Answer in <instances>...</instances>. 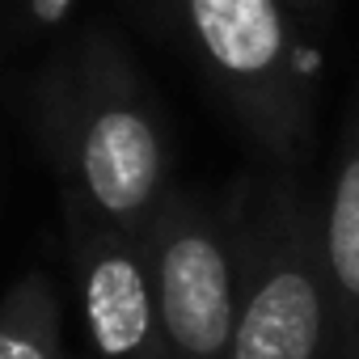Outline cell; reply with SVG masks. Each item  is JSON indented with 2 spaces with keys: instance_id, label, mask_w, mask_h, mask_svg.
Here are the masks:
<instances>
[{
  "instance_id": "1",
  "label": "cell",
  "mask_w": 359,
  "mask_h": 359,
  "mask_svg": "<svg viewBox=\"0 0 359 359\" xmlns=\"http://www.w3.org/2000/svg\"><path fill=\"white\" fill-rule=\"evenodd\" d=\"M34 123L64 216L144 237L169 199V135L131 55L110 34L64 47L34 81Z\"/></svg>"
},
{
  "instance_id": "2",
  "label": "cell",
  "mask_w": 359,
  "mask_h": 359,
  "mask_svg": "<svg viewBox=\"0 0 359 359\" xmlns=\"http://www.w3.org/2000/svg\"><path fill=\"white\" fill-rule=\"evenodd\" d=\"M237 321L229 359H334V296L321 208L296 169L241 177Z\"/></svg>"
},
{
  "instance_id": "3",
  "label": "cell",
  "mask_w": 359,
  "mask_h": 359,
  "mask_svg": "<svg viewBox=\"0 0 359 359\" xmlns=\"http://www.w3.org/2000/svg\"><path fill=\"white\" fill-rule=\"evenodd\" d=\"M203 72L271 169H300L313 140V85L279 0H182Z\"/></svg>"
},
{
  "instance_id": "4",
  "label": "cell",
  "mask_w": 359,
  "mask_h": 359,
  "mask_svg": "<svg viewBox=\"0 0 359 359\" xmlns=\"http://www.w3.org/2000/svg\"><path fill=\"white\" fill-rule=\"evenodd\" d=\"M169 359H229L237 321V191H169L144 233Z\"/></svg>"
},
{
  "instance_id": "5",
  "label": "cell",
  "mask_w": 359,
  "mask_h": 359,
  "mask_svg": "<svg viewBox=\"0 0 359 359\" xmlns=\"http://www.w3.org/2000/svg\"><path fill=\"white\" fill-rule=\"evenodd\" d=\"M85 334L97 359H169L144 237L68 220Z\"/></svg>"
},
{
  "instance_id": "6",
  "label": "cell",
  "mask_w": 359,
  "mask_h": 359,
  "mask_svg": "<svg viewBox=\"0 0 359 359\" xmlns=\"http://www.w3.org/2000/svg\"><path fill=\"white\" fill-rule=\"evenodd\" d=\"M325 271L334 296V359H359V93L346 110L330 199L321 208Z\"/></svg>"
},
{
  "instance_id": "7",
  "label": "cell",
  "mask_w": 359,
  "mask_h": 359,
  "mask_svg": "<svg viewBox=\"0 0 359 359\" xmlns=\"http://www.w3.org/2000/svg\"><path fill=\"white\" fill-rule=\"evenodd\" d=\"M0 359H64V304L43 271H26L0 300Z\"/></svg>"
},
{
  "instance_id": "8",
  "label": "cell",
  "mask_w": 359,
  "mask_h": 359,
  "mask_svg": "<svg viewBox=\"0 0 359 359\" xmlns=\"http://www.w3.org/2000/svg\"><path fill=\"white\" fill-rule=\"evenodd\" d=\"M22 5V13L30 18V22H39V26H60V22H68V13L76 9V0H18Z\"/></svg>"
},
{
  "instance_id": "9",
  "label": "cell",
  "mask_w": 359,
  "mask_h": 359,
  "mask_svg": "<svg viewBox=\"0 0 359 359\" xmlns=\"http://www.w3.org/2000/svg\"><path fill=\"white\" fill-rule=\"evenodd\" d=\"M292 5H300V9H304V13H317V9H321V5H325V0H292Z\"/></svg>"
}]
</instances>
